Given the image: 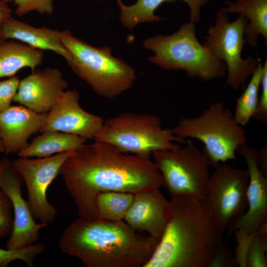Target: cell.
Returning a JSON list of instances; mask_svg holds the SVG:
<instances>
[{"label":"cell","mask_w":267,"mask_h":267,"mask_svg":"<svg viewBox=\"0 0 267 267\" xmlns=\"http://www.w3.org/2000/svg\"><path fill=\"white\" fill-rule=\"evenodd\" d=\"M120 8V20L122 25L132 30L137 25L146 22H156L163 19L155 14V10L165 1L175 0H137L130 5L123 4L121 0H116ZM188 5L190 11V21L195 23L201 18V7L209 0H181Z\"/></svg>","instance_id":"19"},{"label":"cell","mask_w":267,"mask_h":267,"mask_svg":"<svg viewBox=\"0 0 267 267\" xmlns=\"http://www.w3.org/2000/svg\"><path fill=\"white\" fill-rule=\"evenodd\" d=\"M43 58L42 50L17 41H6L0 45V78L14 76L24 68L34 71Z\"/></svg>","instance_id":"22"},{"label":"cell","mask_w":267,"mask_h":267,"mask_svg":"<svg viewBox=\"0 0 267 267\" xmlns=\"http://www.w3.org/2000/svg\"><path fill=\"white\" fill-rule=\"evenodd\" d=\"M27 146L17 153L20 158H43L76 150L86 144L87 139L79 136L57 131L41 133Z\"/></svg>","instance_id":"21"},{"label":"cell","mask_w":267,"mask_h":267,"mask_svg":"<svg viewBox=\"0 0 267 267\" xmlns=\"http://www.w3.org/2000/svg\"><path fill=\"white\" fill-rule=\"evenodd\" d=\"M247 23L242 15L231 21L227 13L221 8L216 13L215 24L207 29L203 44L217 60L225 64L226 85L233 90L244 88L246 81L261 63L252 56H242Z\"/></svg>","instance_id":"8"},{"label":"cell","mask_w":267,"mask_h":267,"mask_svg":"<svg viewBox=\"0 0 267 267\" xmlns=\"http://www.w3.org/2000/svg\"><path fill=\"white\" fill-rule=\"evenodd\" d=\"M186 145L154 151L153 161L162 178V186L172 196L206 197L210 175L204 155L192 142Z\"/></svg>","instance_id":"9"},{"label":"cell","mask_w":267,"mask_h":267,"mask_svg":"<svg viewBox=\"0 0 267 267\" xmlns=\"http://www.w3.org/2000/svg\"><path fill=\"white\" fill-rule=\"evenodd\" d=\"M4 0V1L7 2L12 1V0Z\"/></svg>","instance_id":"37"},{"label":"cell","mask_w":267,"mask_h":267,"mask_svg":"<svg viewBox=\"0 0 267 267\" xmlns=\"http://www.w3.org/2000/svg\"><path fill=\"white\" fill-rule=\"evenodd\" d=\"M68 83L59 69L35 70L19 81L13 101L37 113H47L66 90Z\"/></svg>","instance_id":"15"},{"label":"cell","mask_w":267,"mask_h":267,"mask_svg":"<svg viewBox=\"0 0 267 267\" xmlns=\"http://www.w3.org/2000/svg\"><path fill=\"white\" fill-rule=\"evenodd\" d=\"M6 41L0 35V45Z\"/></svg>","instance_id":"36"},{"label":"cell","mask_w":267,"mask_h":267,"mask_svg":"<svg viewBox=\"0 0 267 267\" xmlns=\"http://www.w3.org/2000/svg\"><path fill=\"white\" fill-rule=\"evenodd\" d=\"M159 241L142 234L124 221H73L58 244L65 254L78 259L86 267H144Z\"/></svg>","instance_id":"3"},{"label":"cell","mask_w":267,"mask_h":267,"mask_svg":"<svg viewBox=\"0 0 267 267\" xmlns=\"http://www.w3.org/2000/svg\"><path fill=\"white\" fill-rule=\"evenodd\" d=\"M223 232L206 197L172 196L164 232L144 267H209Z\"/></svg>","instance_id":"2"},{"label":"cell","mask_w":267,"mask_h":267,"mask_svg":"<svg viewBox=\"0 0 267 267\" xmlns=\"http://www.w3.org/2000/svg\"><path fill=\"white\" fill-rule=\"evenodd\" d=\"M236 266L235 256L231 250L222 244L215 253L209 267H234Z\"/></svg>","instance_id":"32"},{"label":"cell","mask_w":267,"mask_h":267,"mask_svg":"<svg viewBox=\"0 0 267 267\" xmlns=\"http://www.w3.org/2000/svg\"><path fill=\"white\" fill-rule=\"evenodd\" d=\"M171 131L178 137L202 142L206 160L214 168L220 162L236 159L237 148L247 142L245 130L222 102L211 104L197 117L181 118Z\"/></svg>","instance_id":"6"},{"label":"cell","mask_w":267,"mask_h":267,"mask_svg":"<svg viewBox=\"0 0 267 267\" xmlns=\"http://www.w3.org/2000/svg\"><path fill=\"white\" fill-rule=\"evenodd\" d=\"M23 182L13 161L3 158L0 161V189L10 199L14 214L12 230L6 243L10 250L35 244L39 240L41 229L47 226L33 218L28 201L22 195Z\"/></svg>","instance_id":"12"},{"label":"cell","mask_w":267,"mask_h":267,"mask_svg":"<svg viewBox=\"0 0 267 267\" xmlns=\"http://www.w3.org/2000/svg\"><path fill=\"white\" fill-rule=\"evenodd\" d=\"M45 247L44 243H38L16 250L0 248V267H6L17 260L23 261L29 267H33L35 258L45 250Z\"/></svg>","instance_id":"25"},{"label":"cell","mask_w":267,"mask_h":267,"mask_svg":"<svg viewBox=\"0 0 267 267\" xmlns=\"http://www.w3.org/2000/svg\"><path fill=\"white\" fill-rule=\"evenodd\" d=\"M236 152L243 157L248 167V209L240 218L228 224V236L238 230L254 233L267 223V177L258 166L257 150L245 143L238 147Z\"/></svg>","instance_id":"13"},{"label":"cell","mask_w":267,"mask_h":267,"mask_svg":"<svg viewBox=\"0 0 267 267\" xmlns=\"http://www.w3.org/2000/svg\"><path fill=\"white\" fill-rule=\"evenodd\" d=\"M195 30V23L190 21L173 34L146 39L143 46L154 53L148 60L164 70L184 71L205 82L223 78L227 72L225 64L199 42Z\"/></svg>","instance_id":"5"},{"label":"cell","mask_w":267,"mask_h":267,"mask_svg":"<svg viewBox=\"0 0 267 267\" xmlns=\"http://www.w3.org/2000/svg\"><path fill=\"white\" fill-rule=\"evenodd\" d=\"M237 242L235 259L237 265L247 267V254L254 233H247L242 230L234 231Z\"/></svg>","instance_id":"30"},{"label":"cell","mask_w":267,"mask_h":267,"mask_svg":"<svg viewBox=\"0 0 267 267\" xmlns=\"http://www.w3.org/2000/svg\"><path fill=\"white\" fill-rule=\"evenodd\" d=\"M215 168L207 181L206 197L214 220L223 232L247 210L249 176L247 170L225 163Z\"/></svg>","instance_id":"10"},{"label":"cell","mask_w":267,"mask_h":267,"mask_svg":"<svg viewBox=\"0 0 267 267\" xmlns=\"http://www.w3.org/2000/svg\"><path fill=\"white\" fill-rule=\"evenodd\" d=\"M94 141L75 150L59 171L80 218L96 219L94 198L100 192L135 194L162 186L161 175L151 156L130 154Z\"/></svg>","instance_id":"1"},{"label":"cell","mask_w":267,"mask_h":267,"mask_svg":"<svg viewBox=\"0 0 267 267\" xmlns=\"http://www.w3.org/2000/svg\"><path fill=\"white\" fill-rule=\"evenodd\" d=\"M264 71V65L260 63L251 77L245 90L237 100L233 115L236 121L242 127L247 125L255 114Z\"/></svg>","instance_id":"24"},{"label":"cell","mask_w":267,"mask_h":267,"mask_svg":"<svg viewBox=\"0 0 267 267\" xmlns=\"http://www.w3.org/2000/svg\"><path fill=\"white\" fill-rule=\"evenodd\" d=\"M134 197V194L130 192L117 191L99 192L94 198L96 219L112 222L123 221Z\"/></svg>","instance_id":"23"},{"label":"cell","mask_w":267,"mask_h":267,"mask_svg":"<svg viewBox=\"0 0 267 267\" xmlns=\"http://www.w3.org/2000/svg\"><path fill=\"white\" fill-rule=\"evenodd\" d=\"M257 161L263 174L267 177V145H263L259 150H257Z\"/></svg>","instance_id":"33"},{"label":"cell","mask_w":267,"mask_h":267,"mask_svg":"<svg viewBox=\"0 0 267 267\" xmlns=\"http://www.w3.org/2000/svg\"><path fill=\"white\" fill-rule=\"evenodd\" d=\"M226 6L221 9L226 13H237L248 20L244 33L245 44L255 47L262 36L267 45V0H225Z\"/></svg>","instance_id":"20"},{"label":"cell","mask_w":267,"mask_h":267,"mask_svg":"<svg viewBox=\"0 0 267 267\" xmlns=\"http://www.w3.org/2000/svg\"><path fill=\"white\" fill-rule=\"evenodd\" d=\"M267 235L255 233L247 254V267H267L266 253L267 250Z\"/></svg>","instance_id":"26"},{"label":"cell","mask_w":267,"mask_h":267,"mask_svg":"<svg viewBox=\"0 0 267 267\" xmlns=\"http://www.w3.org/2000/svg\"><path fill=\"white\" fill-rule=\"evenodd\" d=\"M7 3L0 0V35L4 24L12 17V9Z\"/></svg>","instance_id":"34"},{"label":"cell","mask_w":267,"mask_h":267,"mask_svg":"<svg viewBox=\"0 0 267 267\" xmlns=\"http://www.w3.org/2000/svg\"><path fill=\"white\" fill-rule=\"evenodd\" d=\"M74 151L37 159L19 157L13 161L26 184L27 201L33 217L40 222L48 225L58 214L57 209L47 199V190L59 174L65 160Z\"/></svg>","instance_id":"11"},{"label":"cell","mask_w":267,"mask_h":267,"mask_svg":"<svg viewBox=\"0 0 267 267\" xmlns=\"http://www.w3.org/2000/svg\"><path fill=\"white\" fill-rule=\"evenodd\" d=\"M2 152H4V147H3V143H2V140H1V138H0V153H1Z\"/></svg>","instance_id":"35"},{"label":"cell","mask_w":267,"mask_h":267,"mask_svg":"<svg viewBox=\"0 0 267 267\" xmlns=\"http://www.w3.org/2000/svg\"><path fill=\"white\" fill-rule=\"evenodd\" d=\"M60 34L61 31L45 26L36 27L12 17L4 24L0 32L6 40L13 39L37 49L54 52L68 63L72 55L63 44Z\"/></svg>","instance_id":"18"},{"label":"cell","mask_w":267,"mask_h":267,"mask_svg":"<svg viewBox=\"0 0 267 267\" xmlns=\"http://www.w3.org/2000/svg\"><path fill=\"white\" fill-rule=\"evenodd\" d=\"M61 41L72 55L67 63L73 73L85 81L99 95L115 98L134 84L135 70L113 56L108 46L96 47L75 37L68 29L61 31Z\"/></svg>","instance_id":"4"},{"label":"cell","mask_w":267,"mask_h":267,"mask_svg":"<svg viewBox=\"0 0 267 267\" xmlns=\"http://www.w3.org/2000/svg\"><path fill=\"white\" fill-rule=\"evenodd\" d=\"M16 6L15 14L18 16L36 11L51 15L54 10V0H12Z\"/></svg>","instance_id":"27"},{"label":"cell","mask_w":267,"mask_h":267,"mask_svg":"<svg viewBox=\"0 0 267 267\" xmlns=\"http://www.w3.org/2000/svg\"></svg>","instance_id":"38"},{"label":"cell","mask_w":267,"mask_h":267,"mask_svg":"<svg viewBox=\"0 0 267 267\" xmlns=\"http://www.w3.org/2000/svg\"><path fill=\"white\" fill-rule=\"evenodd\" d=\"M13 222L14 214L11 201L0 189V239L9 236Z\"/></svg>","instance_id":"28"},{"label":"cell","mask_w":267,"mask_h":267,"mask_svg":"<svg viewBox=\"0 0 267 267\" xmlns=\"http://www.w3.org/2000/svg\"><path fill=\"white\" fill-rule=\"evenodd\" d=\"M46 116L23 105L10 106L0 113V136L4 152H19L28 145L29 138L39 132Z\"/></svg>","instance_id":"17"},{"label":"cell","mask_w":267,"mask_h":267,"mask_svg":"<svg viewBox=\"0 0 267 267\" xmlns=\"http://www.w3.org/2000/svg\"><path fill=\"white\" fill-rule=\"evenodd\" d=\"M79 98L77 90H65L46 113L39 133L57 131L93 139L104 120L85 111L79 104Z\"/></svg>","instance_id":"14"},{"label":"cell","mask_w":267,"mask_h":267,"mask_svg":"<svg viewBox=\"0 0 267 267\" xmlns=\"http://www.w3.org/2000/svg\"><path fill=\"white\" fill-rule=\"evenodd\" d=\"M168 204L159 189L135 193L123 221L135 231L160 241L166 225Z\"/></svg>","instance_id":"16"},{"label":"cell","mask_w":267,"mask_h":267,"mask_svg":"<svg viewBox=\"0 0 267 267\" xmlns=\"http://www.w3.org/2000/svg\"><path fill=\"white\" fill-rule=\"evenodd\" d=\"M264 71L261 81V95L254 117L262 123L267 122V61L264 63Z\"/></svg>","instance_id":"31"},{"label":"cell","mask_w":267,"mask_h":267,"mask_svg":"<svg viewBox=\"0 0 267 267\" xmlns=\"http://www.w3.org/2000/svg\"><path fill=\"white\" fill-rule=\"evenodd\" d=\"M20 79L12 76L0 81V113L9 106L17 92Z\"/></svg>","instance_id":"29"},{"label":"cell","mask_w":267,"mask_h":267,"mask_svg":"<svg viewBox=\"0 0 267 267\" xmlns=\"http://www.w3.org/2000/svg\"><path fill=\"white\" fill-rule=\"evenodd\" d=\"M93 140L115 146L126 153L151 156L156 151L179 146L187 140L164 128L160 118L149 113H122L104 121Z\"/></svg>","instance_id":"7"}]
</instances>
